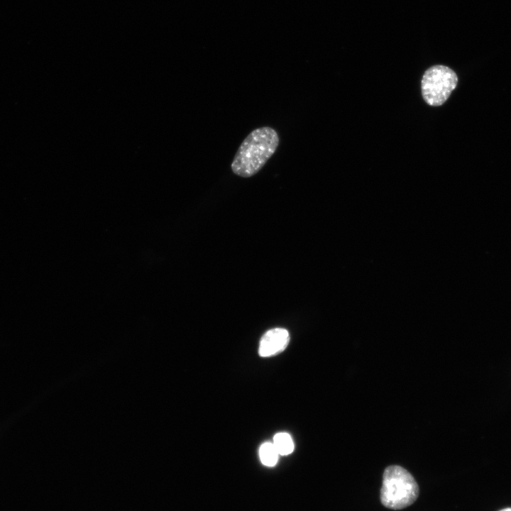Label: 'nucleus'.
<instances>
[{"label": "nucleus", "mask_w": 511, "mask_h": 511, "mask_svg": "<svg viewBox=\"0 0 511 511\" xmlns=\"http://www.w3.org/2000/svg\"><path fill=\"white\" fill-rule=\"evenodd\" d=\"M259 455L263 464L274 466L278 461L279 454L273 443L265 442L260 446Z\"/></svg>", "instance_id": "nucleus-6"}, {"label": "nucleus", "mask_w": 511, "mask_h": 511, "mask_svg": "<svg viewBox=\"0 0 511 511\" xmlns=\"http://www.w3.org/2000/svg\"><path fill=\"white\" fill-rule=\"evenodd\" d=\"M419 495V487L413 476L400 466L385 468L380 490L381 504L399 510L412 505Z\"/></svg>", "instance_id": "nucleus-2"}, {"label": "nucleus", "mask_w": 511, "mask_h": 511, "mask_svg": "<svg viewBox=\"0 0 511 511\" xmlns=\"http://www.w3.org/2000/svg\"><path fill=\"white\" fill-rule=\"evenodd\" d=\"M280 143L278 132L270 126L253 130L238 147L231 164L232 172L247 178L258 173L275 153Z\"/></svg>", "instance_id": "nucleus-1"}, {"label": "nucleus", "mask_w": 511, "mask_h": 511, "mask_svg": "<svg viewBox=\"0 0 511 511\" xmlns=\"http://www.w3.org/2000/svg\"><path fill=\"white\" fill-rule=\"evenodd\" d=\"M273 444L280 455H288L294 450L292 439L287 433L280 432L276 434L274 436Z\"/></svg>", "instance_id": "nucleus-5"}, {"label": "nucleus", "mask_w": 511, "mask_h": 511, "mask_svg": "<svg viewBox=\"0 0 511 511\" xmlns=\"http://www.w3.org/2000/svg\"><path fill=\"white\" fill-rule=\"evenodd\" d=\"M290 341L287 330L282 328H275L266 331L262 336L258 353L262 357L275 356L285 349Z\"/></svg>", "instance_id": "nucleus-4"}, {"label": "nucleus", "mask_w": 511, "mask_h": 511, "mask_svg": "<svg viewBox=\"0 0 511 511\" xmlns=\"http://www.w3.org/2000/svg\"><path fill=\"white\" fill-rule=\"evenodd\" d=\"M458 77L453 70L444 65H434L424 73L422 94L425 102L432 106L442 105L456 87Z\"/></svg>", "instance_id": "nucleus-3"}, {"label": "nucleus", "mask_w": 511, "mask_h": 511, "mask_svg": "<svg viewBox=\"0 0 511 511\" xmlns=\"http://www.w3.org/2000/svg\"><path fill=\"white\" fill-rule=\"evenodd\" d=\"M499 511H511V507H506V508L502 509Z\"/></svg>", "instance_id": "nucleus-7"}]
</instances>
